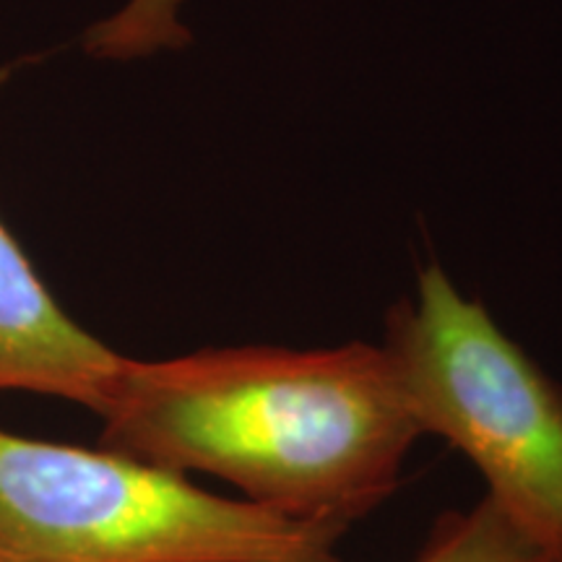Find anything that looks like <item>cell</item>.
Returning <instances> with one entry per match:
<instances>
[{
	"mask_svg": "<svg viewBox=\"0 0 562 562\" xmlns=\"http://www.w3.org/2000/svg\"><path fill=\"white\" fill-rule=\"evenodd\" d=\"M97 417L100 448L341 531L396 495L422 438L389 351L368 341L125 357Z\"/></svg>",
	"mask_w": 562,
	"mask_h": 562,
	"instance_id": "obj_1",
	"label": "cell"
},
{
	"mask_svg": "<svg viewBox=\"0 0 562 562\" xmlns=\"http://www.w3.org/2000/svg\"><path fill=\"white\" fill-rule=\"evenodd\" d=\"M383 349L422 438L456 448L482 497L562 562V385L440 266L391 307Z\"/></svg>",
	"mask_w": 562,
	"mask_h": 562,
	"instance_id": "obj_3",
	"label": "cell"
},
{
	"mask_svg": "<svg viewBox=\"0 0 562 562\" xmlns=\"http://www.w3.org/2000/svg\"><path fill=\"white\" fill-rule=\"evenodd\" d=\"M125 355L58 305L0 222V393H34L100 414Z\"/></svg>",
	"mask_w": 562,
	"mask_h": 562,
	"instance_id": "obj_4",
	"label": "cell"
},
{
	"mask_svg": "<svg viewBox=\"0 0 562 562\" xmlns=\"http://www.w3.org/2000/svg\"><path fill=\"white\" fill-rule=\"evenodd\" d=\"M344 533L108 448L0 430V562H344Z\"/></svg>",
	"mask_w": 562,
	"mask_h": 562,
	"instance_id": "obj_2",
	"label": "cell"
},
{
	"mask_svg": "<svg viewBox=\"0 0 562 562\" xmlns=\"http://www.w3.org/2000/svg\"><path fill=\"white\" fill-rule=\"evenodd\" d=\"M186 0H125L108 19L97 21L83 37V50L97 60H140L188 45L182 24Z\"/></svg>",
	"mask_w": 562,
	"mask_h": 562,
	"instance_id": "obj_6",
	"label": "cell"
},
{
	"mask_svg": "<svg viewBox=\"0 0 562 562\" xmlns=\"http://www.w3.org/2000/svg\"><path fill=\"white\" fill-rule=\"evenodd\" d=\"M412 562H560L531 544L487 497L435 518Z\"/></svg>",
	"mask_w": 562,
	"mask_h": 562,
	"instance_id": "obj_5",
	"label": "cell"
}]
</instances>
